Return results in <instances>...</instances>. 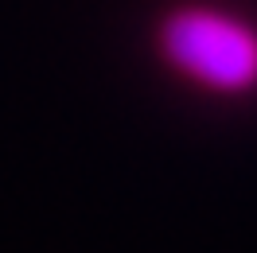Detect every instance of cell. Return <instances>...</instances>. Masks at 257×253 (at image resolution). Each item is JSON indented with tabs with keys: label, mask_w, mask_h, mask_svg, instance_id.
Here are the masks:
<instances>
[{
	"label": "cell",
	"mask_w": 257,
	"mask_h": 253,
	"mask_svg": "<svg viewBox=\"0 0 257 253\" xmlns=\"http://www.w3.org/2000/svg\"><path fill=\"white\" fill-rule=\"evenodd\" d=\"M156 51L176 74L214 94H245L257 86V32L222 8H172L156 28Z\"/></svg>",
	"instance_id": "1"
}]
</instances>
